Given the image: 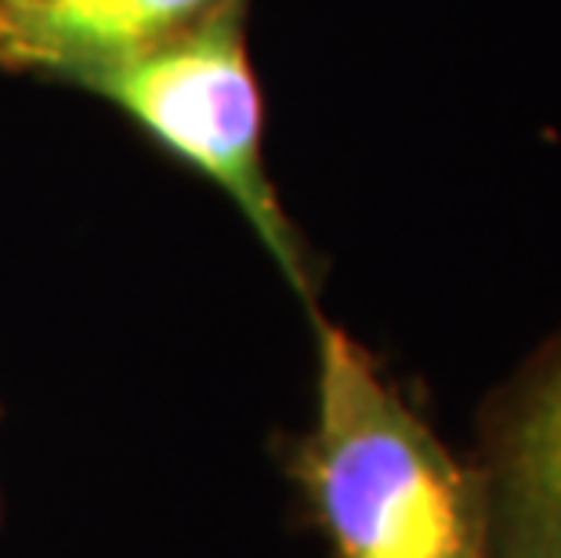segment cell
<instances>
[{
    "label": "cell",
    "mask_w": 561,
    "mask_h": 558,
    "mask_svg": "<svg viewBox=\"0 0 561 558\" xmlns=\"http://www.w3.org/2000/svg\"><path fill=\"white\" fill-rule=\"evenodd\" d=\"M163 149L193 163L236 200L257 240L301 298H312L301 243L261 163V94L247 66L236 4L182 37L80 77Z\"/></svg>",
    "instance_id": "2"
},
{
    "label": "cell",
    "mask_w": 561,
    "mask_h": 558,
    "mask_svg": "<svg viewBox=\"0 0 561 558\" xmlns=\"http://www.w3.org/2000/svg\"><path fill=\"white\" fill-rule=\"evenodd\" d=\"M316 424L297 479L337 558H493L479 471L377 374L359 341L316 323Z\"/></svg>",
    "instance_id": "1"
},
{
    "label": "cell",
    "mask_w": 561,
    "mask_h": 558,
    "mask_svg": "<svg viewBox=\"0 0 561 558\" xmlns=\"http://www.w3.org/2000/svg\"><path fill=\"white\" fill-rule=\"evenodd\" d=\"M47 4V0H0V26H8L11 19L26 15V11Z\"/></svg>",
    "instance_id": "5"
},
{
    "label": "cell",
    "mask_w": 561,
    "mask_h": 558,
    "mask_svg": "<svg viewBox=\"0 0 561 558\" xmlns=\"http://www.w3.org/2000/svg\"><path fill=\"white\" fill-rule=\"evenodd\" d=\"M236 0H47L0 26V58L88 77L196 30Z\"/></svg>",
    "instance_id": "4"
},
{
    "label": "cell",
    "mask_w": 561,
    "mask_h": 558,
    "mask_svg": "<svg viewBox=\"0 0 561 558\" xmlns=\"http://www.w3.org/2000/svg\"><path fill=\"white\" fill-rule=\"evenodd\" d=\"M479 475L493 558H561V334L493 402Z\"/></svg>",
    "instance_id": "3"
}]
</instances>
